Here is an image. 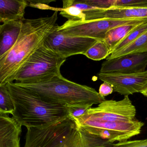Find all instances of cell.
<instances>
[{
  "mask_svg": "<svg viewBox=\"0 0 147 147\" xmlns=\"http://www.w3.org/2000/svg\"><path fill=\"white\" fill-rule=\"evenodd\" d=\"M105 18L147 20V7H112L100 9L92 14L90 20Z\"/></svg>",
  "mask_w": 147,
  "mask_h": 147,
  "instance_id": "obj_11",
  "label": "cell"
},
{
  "mask_svg": "<svg viewBox=\"0 0 147 147\" xmlns=\"http://www.w3.org/2000/svg\"><path fill=\"white\" fill-rule=\"evenodd\" d=\"M28 6L42 9H51L54 11H61L62 8H55L48 5L49 3L53 1H27Z\"/></svg>",
  "mask_w": 147,
  "mask_h": 147,
  "instance_id": "obj_26",
  "label": "cell"
},
{
  "mask_svg": "<svg viewBox=\"0 0 147 147\" xmlns=\"http://www.w3.org/2000/svg\"><path fill=\"white\" fill-rule=\"evenodd\" d=\"M147 66V53L132 54L106 60L102 64L99 73H139L145 71Z\"/></svg>",
  "mask_w": 147,
  "mask_h": 147,
  "instance_id": "obj_10",
  "label": "cell"
},
{
  "mask_svg": "<svg viewBox=\"0 0 147 147\" xmlns=\"http://www.w3.org/2000/svg\"><path fill=\"white\" fill-rule=\"evenodd\" d=\"M147 31V21L139 24L117 45L113 52L117 51L129 45Z\"/></svg>",
  "mask_w": 147,
  "mask_h": 147,
  "instance_id": "obj_20",
  "label": "cell"
},
{
  "mask_svg": "<svg viewBox=\"0 0 147 147\" xmlns=\"http://www.w3.org/2000/svg\"><path fill=\"white\" fill-rule=\"evenodd\" d=\"M138 20H118L105 19L91 20H68L62 26H58V29L66 33L75 36L87 37L104 41L106 33L118 26L131 23Z\"/></svg>",
  "mask_w": 147,
  "mask_h": 147,
  "instance_id": "obj_8",
  "label": "cell"
},
{
  "mask_svg": "<svg viewBox=\"0 0 147 147\" xmlns=\"http://www.w3.org/2000/svg\"><path fill=\"white\" fill-rule=\"evenodd\" d=\"M109 54V50L104 41L98 40L84 55L92 60H100L106 59Z\"/></svg>",
  "mask_w": 147,
  "mask_h": 147,
  "instance_id": "obj_18",
  "label": "cell"
},
{
  "mask_svg": "<svg viewBox=\"0 0 147 147\" xmlns=\"http://www.w3.org/2000/svg\"><path fill=\"white\" fill-rule=\"evenodd\" d=\"M28 6L26 0H0V21L3 23L23 20Z\"/></svg>",
  "mask_w": 147,
  "mask_h": 147,
  "instance_id": "obj_13",
  "label": "cell"
},
{
  "mask_svg": "<svg viewBox=\"0 0 147 147\" xmlns=\"http://www.w3.org/2000/svg\"><path fill=\"white\" fill-rule=\"evenodd\" d=\"M23 21L5 22L0 28V56L9 50L19 38Z\"/></svg>",
  "mask_w": 147,
  "mask_h": 147,
  "instance_id": "obj_14",
  "label": "cell"
},
{
  "mask_svg": "<svg viewBox=\"0 0 147 147\" xmlns=\"http://www.w3.org/2000/svg\"><path fill=\"white\" fill-rule=\"evenodd\" d=\"M146 21V20H138L109 30L106 33L104 41L109 50L110 54L113 52L117 45L136 26Z\"/></svg>",
  "mask_w": 147,
  "mask_h": 147,
  "instance_id": "obj_16",
  "label": "cell"
},
{
  "mask_svg": "<svg viewBox=\"0 0 147 147\" xmlns=\"http://www.w3.org/2000/svg\"><path fill=\"white\" fill-rule=\"evenodd\" d=\"M98 79L113 87L114 91L124 96L141 93L147 87V70L131 74L98 73Z\"/></svg>",
  "mask_w": 147,
  "mask_h": 147,
  "instance_id": "obj_9",
  "label": "cell"
},
{
  "mask_svg": "<svg viewBox=\"0 0 147 147\" xmlns=\"http://www.w3.org/2000/svg\"><path fill=\"white\" fill-rule=\"evenodd\" d=\"M112 147H147V139L120 142L113 143Z\"/></svg>",
  "mask_w": 147,
  "mask_h": 147,
  "instance_id": "obj_25",
  "label": "cell"
},
{
  "mask_svg": "<svg viewBox=\"0 0 147 147\" xmlns=\"http://www.w3.org/2000/svg\"><path fill=\"white\" fill-rule=\"evenodd\" d=\"M82 2L100 9L113 7L115 0H83Z\"/></svg>",
  "mask_w": 147,
  "mask_h": 147,
  "instance_id": "obj_24",
  "label": "cell"
},
{
  "mask_svg": "<svg viewBox=\"0 0 147 147\" xmlns=\"http://www.w3.org/2000/svg\"><path fill=\"white\" fill-rule=\"evenodd\" d=\"M1 21H0V28H1Z\"/></svg>",
  "mask_w": 147,
  "mask_h": 147,
  "instance_id": "obj_29",
  "label": "cell"
},
{
  "mask_svg": "<svg viewBox=\"0 0 147 147\" xmlns=\"http://www.w3.org/2000/svg\"><path fill=\"white\" fill-rule=\"evenodd\" d=\"M14 105L9 93L7 83L0 84V112L12 114Z\"/></svg>",
  "mask_w": 147,
  "mask_h": 147,
  "instance_id": "obj_19",
  "label": "cell"
},
{
  "mask_svg": "<svg viewBox=\"0 0 147 147\" xmlns=\"http://www.w3.org/2000/svg\"><path fill=\"white\" fill-rule=\"evenodd\" d=\"M136 110L129 96L119 101L105 100L91 108L83 115L72 119L77 129L99 136L121 122L136 119Z\"/></svg>",
  "mask_w": 147,
  "mask_h": 147,
  "instance_id": "obj_4",
  "label": "cell"
},
{
  "mask_svg": "<svg viewBox=\"0 0 147 147\" xmlns=\"http://www.w3.org/2000/svg\"><path fill=\"white\" fill-rule=\"evenodd\" d=\"M93 104L90 103H80L65 106L68 117L71 119L78 118L85 114L92 107Z\"/></svg>",
  "mask_w": 147,
  "mask_h": 147,
  "instance_id": "obj_22",
  "label": "cell"
},
{
  "mask_svg": "<svg viewBox=\"0 0 147 147\" xmlns=\"http://www.w3.org/2000/svg\"><path fill=\"white\" fill-rule=\"evenodd\" d=\"M7 86L14 105L12 117L22 126L42 127L68 117L65 106L46 102L14 83Z\"/></svg>",
  "mask_w": 147,
  "mask_h": 147,
  "instance_id": "obj_2",
  "label": "cell"
},
{
  "mask_svg": "<svg viewBox=\"0 0 147 147\" xmlns=\"http://www.w3.org/2000/svg\"><path fill=\"white\" fill-rule=\"evenodd\" d=\"M147 7V0H115L113 7Z\"/></svg>",
  "mask_w": 147,
  "mask_h": 147,
  "instance_id": "obj_23",
  "label": "cell"
},
{
  "mask_svg": "<svg viewBox=\"0 0 147 147\" xmlns=\"http://www.w3.org/2000/svg\"><path fill=\"white\" fill-rule=\"evenodd\" d=\"M14 83L31 91L46 102L64 106L80 103L98 105L106 100L95 89L70 81L62 74L45 82Z\"/></svg>",
  "mask_w": 147,
  "mask_h": 147,
  "instance_id": "obj_3",
  "label": "cell"
},
{
  "mask_svg": "<svg viewBox=\"0 0 147 147\" xmlns=\"http://www.w3.org/2000/svg\"><path fill=\"white\" fill-rule=\"evenodd\" d=\"M24 147H65L77 127L69 117L40 127H28Z\"/></svg>",
  "mask_w": 147,
  "mask_h": 147,
  "instance_id": "obj_6",
  "label": "cell"
},
{
  "mask_svg": "<svg viewBox=\"0 0 147 147\" xmlns=\"http://www.w3.org/2000/svg\"><path fill=\"white\" fill-rule=\"evenodd\" d=\"M144 53H147V31L129 45L112 53L106 60L112 59L126 54Z\"/></svg>",
  "mask_w": 147,
  "mask_h": 147,
  "instance_id": "obj_17",
  "label": "cell"
},
{
  "mask_svg": "<svg viewBox=\"0 0 147 147\" xmlns=\"http://www.w3.org/2000/svg\"><path fill=\"white\" fill-rule=\"evenodd\" d=\"M59 11L51 16L22 20L19 38L9 50L0 56V84L13 83L22 66L56 27Z\"/></svg>",
  "mask_w": 147,
  "mask_h": 147,
  "instance_id": "obj_1",
  "label": "cell"
},
{
  "mask_svg": "<svg viewBox=\"0 0 147 147\" xmlns=\"http://www.w3.org/2000/svg\"><path fill=\"white\" fill-rule=\"evenodd\" d=\"M114 91L113 87L106 82H103L100 85L98 90V94L102 97L105 98L112 94Z\"/></svg>",
  "mask_w": 147,
  "mask_h": 147,
  "instance_id": "obj_27",
  "label": "cell"
},
{
  "mask_svg": "<svg viewBox=\"0 0 147 147\" xmlns=\"http://www.w3.org/2000/svg\"><path fill=\"white\" fill-rule=\"evenodd\" d=\"M60 14L63 17L67 18L68 20H85L86 15L78 8L73 6H70L64 8H62Z\"/></svg>",
  "mask_w": 147,
  "mask_h": 147,
  "instance_id": "obj_21",
  "label": "cell"
},
{
  "mask_svg": "<svg viewBox=\"0 0 147 147\" xmlns=\"http://www.w3.org/2000/svg\"></svg>",
  "mask_w": 147,
  "mask_h": 147,
  "instance_id": "obj_30",
  "label": "cell"
},
{
  "mask_svg": "<svg viewBox=\"0 0 147 147\" xmlns=\"http://www.w3.org/2000/svg\"><path fill=\"white\" fill-rule=\"evenodd\" d=\"M113 143L77 129L65 147H112Z\"/></svg>",
  "mask_w": 147,
  "mask_h": 147,
  "instance_id": "obj_15",
  "label": "cell"
},
{
  "mask_svg": "<svg viewBox=\"0 0 147 147\" xmlns=\"http://www.w3.org/2000/svg\"><path fill=\"white\" fill-rule=\"evenodd\" d=\"M22 126L8 114L0 112V147H20Z\"/></svg>",
  "mask_w": 147,
  "mask_h": 147,
  "instance_id": "obj_12",
  "label": "cell"
},
{
  "mask_svg": "<svg viewBox=\"0 0 147 147\" xmlns=\"http://www.w3.org/2000/svg\"><path fill=\"white\" fill-rule=\"evenodd\" d=\"M141 94H142L144 96L147 98V88L145 89V90L143 91L142 92Z\"/></svg>",
  "mask_w": 147,
  "mask_h": 147,
  "instance_id": "obj_28",
  "label": "cell"
},
{
  "mask_svg": "<svg viewBox=\"0 0 147 147\" xmlns=\"http://www.w3.org/2000/svg\"><path fill=\"white\" fill-rule=\"evenodd\" d=\"M66 59L44 45L37 49L22 66L14 79L15 83L45 82L61 75Z\"/></svg>",
  "mask_w": 147,
  "mask_h": 147,
  "instance_id": "obj_5",
  "label": "cell"
},
{
  "mask_svg": "<svg viewBox=\"0 0 147 147\" xmlns=\"http://www.w3.org/2000/svg\"><path fill=\"white\" fill-rule=\"evenodd\" d=\"M56 25L53 31L46 38L43 45L63 58L77 54L84 55L98 40L75 36L58 29Z\"/></svg>",
  "mask_w": 147,
  "mask_h": 147,
  "instance_id": "obj_7",
  "label": "cell"
}]
</instances>
